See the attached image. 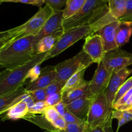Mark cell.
<instances>
[{"mask_svg":"<svg viewBox=\"0 0 132 132\" xmlns=\"http://www.w3.org/2000/svg\"><path fill=\"white\" fill-rule=\"evenodd\" d=\"M112 119L118 120L123 119L126 122L132 121V110H118L113 109L112 114Z\"/></svg>","mask_w":132,"mask_h":132,"instance_id":"cell-26","label":"cell"},{"mask_svg":"<svg viewBox=\"0 0 132 132\" xmlns=\"http://www.w3.org/2000/svg\"><path fill=\"white\" fill-rule=\"evenodd\" d=\"M127 0H107L108 10L111 15L119 19L124 14Z\"/></svg>","mask_w":132,"mask_h":132,"instance_id":"cell-24","label":"cell"},{"mask_svg":"<svg viewBox=\"0 0 132 132\" xmlns=\"http://www.w3.org/2000/svg\"><path fill=\"white\" fill-rule=\"evenodd\" d=\"M52 125L56 130H63L66 128L67 124L63 117H59L57 119L54 121Z\"/></svg>","mask_w":132,"mask_h":132,"instance_id":"cell-39","label":"cell"},{"mask_svg":"<svg viewBox=\"0 0 132 132\" xmlns=\"http://www.w3.org/2000/svg\"><path fill=\"white\" fill-rule=\"evenodd\" d=\"M112 120L111 118L102 125L88 129V132H114L112 128Z\"/></svg>","mask_w":132,"mask_h":132,"instance_id":"cell-28","label":"cell"},{"mask_svg":"<svg viewBox=\"0 0 132 132\" xmlns=\"http://www.w3.org/2000/svg\"><path fill=\"white\" fill-rule=\"evenodd\" d=\"M56 70L55 66H47L41 69V72L38 78L33 82H30L24 87L27 92L45 89L56 80Z\"/></svg>","mask_w":132,"mask_h":132,"instance_id":"cell-13","label":"cell"},{"mask_svg":"<svg viewBox=\"0 0 132 132\" xmlns=\"http://www.w3.org/2000/svg\"><path fill=\"white\" fill-rule=\"evenodd\" d=\"M13 34H14V30H13L12 28L8 30L0 31V39L9 37V36L12 35Z\"/></svg>","mask_w":132,"mask_h":132,"instance_id":"cell-43","label":"cell"},{"mask_svg":"<svg viewBox=\"0 0 132 132\" xmlns=\"http://www.w3.org/2000/svg\"><path fill=\"white\" fill-rule=\"evenodd\" d=\"M132 88V76L130 77V78L127 79L126 81L122 84V86L119 88V90L117 92V94L116 95V98H115L114 102H113V104H116L126 92L131 90Z\"/></svg>","mask_w":132,"mask_h":132,"instance_id":"cell-27","label":"cell"},{"mask_svg":"<svg viewBox=\"0 0 132 132\" xmlns=\"http://www.w3.org/2000/svg\"><path fill=\"white\" fill-rule=\"evenodd\" d=\"M92 100V98L85 97L73 101L69 104H67V110L81 118V119L86 121Z\"/></svg>","mask_w":132,"mask_h":132,"instance_id":"cell-15","label":"cell"},{"mask_svg":"<svg viewBox=\"0 0 132 132\" xmlns=\"http://www.w3.org/2000/svg\"><path fill=\"white\" fill-rule=\"evenodd\" d=\"M24 119L37 125L41 129L45 130V132H50L56 130L52 125L45 119L43 115H34L28 113L25 116Z\"/></svg>","mask_w":132,"mask_h":132,"instance_id":"cell-23","label":"cell"},{"mask_svg":"<svg viewBox=\"0 0 132 132\" xmlns=\"http://www.w3.org/2000/svg\"><path fill=\"white\" fill-rule=\"evenodd\" d=\"M132 110V108H131V110Z\"/></svg>","mask_w":132,"mask_h":132,"instance_id":"cell-45","label":"cell"},{"mask_svg":"<svg viewBox=\"0 0 132 132\" xmlns=\"http://www.w3.org/2000/svg\"><path fill=\"white\" fill-rule=\"evenodd\" d=\"M54 12V10L51 7L45 5L29 20L18 27L13 28L15 34V39L30 36L35 37Z\"/></svg>","mask_w":132,"mask_h":132,"instance_id":"cell-7","label":"cell"},{"mask_svg":"<svg viewBox=\"0 0 132 132\" xmlns=\"http://www.w3.org/2000/svg\"><path fill=\"white\" fill-rule=\"evenodd\" d=\"M101 62L112 73L118 72L131 65L132 54L117 47L106 52Z\"/></svg>","mask_w":132,"mask_h":132,"instance_id":"cell-8","label":"cell"},{"mask_svg":"<svg viewBox=\"0 0 132 132\" xmlns=\"http://www.w3.org/2000/svg\"><path fill=\"white\" fill-rule=\"evenodd\" d=\"M132 34V21H120L116 30V43L120 48L129 42Z\"/></svg>","mask_w":132,"mask_h":132,"instance_id":"cell-19","label":"cell"},{"mask_svg":"<svg viewBox=\"0 0 132 132\" xmlns=\"http://www.w3.org/2000/svg\"><path fill=\"white\" fill-rule=\"evenodd\" d=\"M112 73L108 71L102 62L97 64L94 77L89 81V89L92 98L105 92L109 84Z\"/></svg>","mask_w":132,"mask_h":132,"instance_id":"cell-9","label":"cell"},{"mask_svg":"<svg viewBox=\"0 0 132 132\" xmlns=\"http://www.w3.org/2000/svg\"><path fill=\"white\" fill-rule=\"evenodd\" d=\"M28 113V106L25 102L22 100L14 104L5 113L1 115V120L2 121H5L7 120L17 121L19 119H24Z\"/></svg>","mask_w":132,"mask_h":132,"instance_id":"cell-17","label":"cell"},{"mask_svg":"<svg viewBox=\"0 0 132 132\" xmlns=\"http://www.w3.org/2000/svg\"><path fill=\"white\" fill-rule=\"evenodd\" d=\"M86 0H67V4L63 9L64 21L72 18L82 9Z\"/></svg>","mask_w":132,"mask_h":132,"instance_id":"cell-22","label":"cell"},{"mask_svg":"<svg viewBox=\"0 0 132 132\" xmlns=\"http://www.w3.org/2000/svg\"><path fill=\"white\" fill-rule=\"evenodd\" d=\"M63 117L67 124H83L86 122V121L81 119V118L75 116L74 114L68 110L67 111Z\"/></svg>","mask_w":132,"mask_h":132,"instance_id":"cell-34","label":"cell"},{"mask_svg":"<svg viewBox=\"0 0 132 132\" xmlns=\"http://www.w3.org/2000/svg\"><path fill=\"white\" fill-rule=\"evenodd\" d=\"M4 2H13V3H18V0H0V4L1 3Z\"/></svg>","mask_w":132,"mask_h":132,"instance_id":"cell-44","label":"cell"},{"mask_svg":"<svg viewBox=\"0 0 132 132\" xmlns=\"http://www.w3.org/2000/svg\"><path fill=\"white\" fill-rule=\"evenodd\" d=\"M88 126L87 123L83 124H67V126L63 130H56L50 132H87Z\"/></svg>","mask_w":132,"mask_h":132,"instance_id":"cell-25","label":"cell"},{"mask_svg":"<svg viewBox=\"0 0 132 132\" xmlns=\"http://www.w3.org/2000/svg\"><path fill=\"white\" fill-rule=\"evenodd\" d=\"M87 132H88V131H87Z\"/></svg>","mask_w":132,"mask_h":132,"instance_id":"cell-46","label":"cell"},{"mask_svg":"<svg viewBox=\"0 0 132 132\" xmlns=\"http://www.w3.org/2000/svg\"><path fill=\"white\" fill-rule=\"evenodd\" d=\"M82 50L97 64L102 61L105 53L101 37L96 33L85 38Z\"/></svg>","mask_w":132,"mask_h":132,"instance_id":"cell-12","label":"cell"},{"mask_svg":"<svg viewBox=\"0 0 132 132\" xmlns=\"http://www.w3.org/2000/svg\"><path fill=\"white\" fill-rule=\"evenodd\" d=\"M131 72L132 69L126 68L118 72L112 73L108 87L105 91V95L108 104L112 108L117 92L122 84L127 80V78L131 74Z\"/></svg>","mask_w":132,"mask_h":132,"instance_id":"cell-11","label":"cell"},{"mask_svg":"<svg viewBox=\"0 0 132 132\" xmlns=\"http://www.w3.org/2000/svg\"><path fill=\"white\" fill-rule=\"evenodd\" d=\"M113 110V108L108 104L107 101L105 92L94 97L86 120L88 129L99 126L112 118Z\"/></svg>","mask_w":132,"mask_h":132,"instance_id":"cell-6","label":"cell"},{"mask_svg":"<svg viewBox=\"0 0 132 132\" xmlns=\"http://www.w3.org/2000/svg\"><path fill=\"white\" fill-rule=\"evenodd\" d=\"M85 97L92 98L89 89V81H86L79 87L66 93L63 95L62 101L65 104H68L73 101Z\"/></svg>","mask_w":132,"mask_h":132,"instance_id":"cell-20","label":"cell"},{"mask_svg":"<svg viewBox=\"0 0 132 132\" xmlns=\"http://www.w3.org/2000/svg\"><path fill=\"white\" fill-rule=\"evenodd\" d=\"M48 106L45 101L34 103V105L28 109V113L34 115H43Z\"/></svg>","mask_w":132,"mask_h":132,"instance_id":"cell-29","label":"cell"},{"mask_svg":"<svg viewBox=\"0 0 132 132\" xmlns=\"http://www.w3.org/2000/svg\"><path fill=\"white\" fill-rule=\"evenodd\" d=\"M43 115L45 117V119L51 124L55 120L57 119L59 117H61L54 108V106H48Z\"/></svg>","mask_w":132,"mask_h":132,"instance_id":"cell-31","label":"cell"},{"mask_svg":"<svg viewBox=\"0 0 132 132\" xmlns=\"http://www.w3.org/2000/svg\"><path fill=\"white\" fill-rule=\"evenodd\" d=\"M41 64H36V65L32 67L29 70L28 74H27V79H30V82H33V81H34L40 76L41 72V69H42L41 67Z\"/></svg>","mask_w":132,"mask_h":132,"instance_id":"cell-36","label":"cell"},{"mask_svg":"<svg viewBox=\"0 0 132 132\" xmlns=\"http://www.w3.org/2000/svg\"><path fill=\"white\" fill-rule=\"evenodd\" d=\"M67 0H45V4L54 10H63L67 4Z\"/></svg>","mask_w":132,"mask_h":132,"instance_id":"cell-33","label":"cell"},{"mask_svg":"<svg viewBox=\"0 0 132 132\" xmlns=\"http://www.w3.org/2000/svg\"><path fill=\"white\" fill-rule=\"evenodd\" d=\"M34 36L14 40L0 51V68H12L30 61L36 55L34 52Z\"/></svg>","mask_w":132,"mask_h":132,"instance_id":"cell-2","label":"cell"},{"mask_svg":"<svg viewBox=\"0 0 132 132\" xmlns=\"http://www.w3.org/2000/svg\"><path fill=\"white\" fill-rule=\"evenodd\" d=\"M63 22H64L63 10H54L52 15L48 19L39 32L34 37V49L37 43L43 37L56 33L59 31L64 30Z\"/></svg>","mask_w":132,"mask_h":132,"instance_id":"cell-10","label":"cell"},{"mask_svg":"<svg viewBox=\"0 0 132 132\" xmlns=\"http://www.w3.org/2000/svg\"><path fill=\"white\" fill-rule=\"evenodd\" d=\"M131 97H132V88L131 90H129L128 92H126V94H125V95H124L123 96H122V97H121V99H120L116 103V104H113V109L115 110L117 109L118 108H119V107L122 106V105L126 104Z\"/></svg>","mask_w":132,"mask_h":132,"instance_id":"cell-38","label":"cell"},{"mask_svg":"<svg viewBox=\"0 0 132 132\" xmlns=\"http://www.w3.org/2000/svg\"><path fill=\"white\" fill-rule=\"evenodd\" d=\"M62 98H63V96L61 94V92H59L48 95L45 102L48 106H54L61 101Z\"/></svg>","mask_w":132,"mask_h":132,"instance_id":"cell-37","label":"cell"},{"mask_svg":"<svg viewBox=\"0 0 132 132\" xmlns=\"http://www.w3.org/2000/svg\"><path fill=\"white\" fill-rule=\"evenodd\" d=\"M64 85L62 84L61 82H59V81L55 80V81H54L52 83L50 84L47 88H45L46 94H47V96L48 95H52V94L61 92L62 89L64 87Z\"/></svg>","mask_w":132,"mask_h":132,"instance_id":"cell-32","label":"cell"},{"mask_svg":"<svg viewBox=\"0 0 132 132\" xmlns=\"http://www.w3.org/2000/svg\"><path fill=\"white\" fill-rule=\"evenodd\" d=\"M119 23V19H113L102 27L96 33L101 37L105 52L117 48L116 43V30Z\"/></svg>","mask_w":132,"mask_h":132,"instance_id":"cell-14","label":"cell"},{"mask_svg":"<svg viewBox=\"0 0 132 132\" xmlns=\"http://www.w3.org/2000/svg\"><path fill=\"white\" fill-rule=\"evenodd\" d=\"M27 94V90L22 86L13 92L0 96V116L14 104L23 100Z\"/></svg>","mask_w":132,"mask_h":132,"instance_id":"cell-16","label":"cell"},{"mask_svg":"<svg viewBox=\"0 0 132 132\" xmlns=\"http://www.w3.org/2000/svg\"><path fill=\"white\" fill-rule=\"evenodd\" d=\"M120 21H132V0H127L125 11L119 19Z\"/></svg>","mask_w":132,"mask_h":132,"instance_id":"cell-35","label":"cell"},{"mask_svg":"<svg viewBox=\"0 0 132 132\" xmlns=\"http://www.w3.org/2000/svg\"><path fill=\"white\" fill-rule=\"evenodd\" d=\"M131 66H132V64H131Z\"/></svg>","mask_w":132,"mask_h":132,"instance_id":"cell-47","label":"cell"},{"mask_svg":"<svg viewBox=\"0 0 132 132\" xmlns=\"http://www.w3.org/2000/svg\"><path fill=\"white\" fill-rule=\"evenodd\" d=\"M64 32V30L59 31L55 34L48 36L41 39L37 43L34 49L35 55L49 52L51 51L54 46L57 43L61 36Z\"/></svg>","mask_w":132,"mask_h":132,"instance_id":"cell-18","label":"cell"},{"mask_svg":"<svg viewBox=\"0 0 132 132\" xmlns=\"http://www.w3.org/2000/svg\"><path fill=\"white\" fill-rule=\"evenodd\" d=\"M86 70V69H83L79 71L67 80L65 85H64V87L61 92L62 96L64 95L66 93L79 87L86 82V81H85V78H84Z\"/></svg>","mask_w":132,"mask_h":132,"instance_id":"cell-21","label":"cell"},{"mask_svg":"<svg viewBox=\"0 0 132 132\" xmlns=\"http://www.w3.org/2000/svg\"><path fill=\"white\" fill-rule=\"evenodd\" d=\"M28 93L32 98L34 103L45 101L47 97V94H46L45 89H38V90L29 92Z\"/></svg>","mask_w":132,"mask_h":132,"instance_id":"cell-30","label":"cell"},{"mask_svg":"<svg viewBox=\"0 0 132 132\" xmlns=\"http://www.w3.org/2000/svg\"><path fill=\"white\" fill-rule=\"evenodd\" d=\"M92 63L94 62L91 58L83 50H81L73 57L55 66L57 73L56 81L65 85L70 77L82 70L87 69Z\"/></svg>","mask_w":132,"mask_h":132,"instance_id":"cell-5","label":"cell"},{"mask_svg":"<svg viewBox=\"0 0 132 132\" xmlns=\"http://www.w3.org/2000/svg\"><path fill=\"white\" fill-rule=\"evenodd\" d=\"M13 30H14V29H13ZM14 40H15V34L14 30V34H13L12 35H11V36H9V37H5V38L0 39V51H1L2 49H3L5 46H7L10 43H11L12 41H14Z\"/></svg>","mask_w":132,"mask_h":132,"instance_id":"cell-40","label":"cell"},{"mask_svg":"<svg viewBox=\"0 0 132 132\" xmlns=\"http://www.w3.org/2000/svg\"><path fill=\"white\" fill-rule=\"evenodd\" d=\"M54 108H55V110L57 111L59 114L60 115V116H61V117H63V116H64V115L65 114V113L67 111V104H64L62 101L60 103H59L58 104H57L56 105L54 106Z\"/></svg>","mask_w":132,"mask_h":132,"instance_id":"cell-42","label":"cell"},{"mask_svg":"<svg viewBox=\"0 0 132 132\" xmlns=\"http://www.w3.org/2000/svg\"><path fill=\"white\" fill-rule=\"evenodd\" d=\"M18 3L34 5L38 6L39 9H41L42 5L45 3V0H18Z\"/></svg>","mask_w":132,"mask_h":132,"instance_id":"cell-41","label":"cell"},{"mask_svg":"<svg viewBox=\"0 0 132 132\" xmlns=\"http://www.w3.org/2000/svg\"><path fill=\"white\" fill-rule=\"evenodd\" d=\"M114 19L116 18H113L109 12L94 23L77 26L64 30L57 43L48 52V59L57 56L66 49L70 47L82 38H86L90 35L97 33L102 27Z\"/></svg>","mask_w":132,"mask_h":132,"instance_id":"cell-1","label":"cell"},{"mask_svg":"<svg viewBox=\"0 0 132 132\" xmlns=\"http://www.w3.org/2000/svg\"><path fill=\"white\" fill-rule=\"evenodd\" d=\"M108 12L107 0H86L83 7L77 14L64 21V30L94 23Z\"/></svg>","mask_w":132,"mask_h":132,"instance_id":"cell-4","label":"cell"},{"mask_svg":"<svg viewBox=\"0 0 132 132\" xmlns=\"http://www.w3.org/2000/svg\"><path fill=\"white\" fill-rule=\"evenodd\" d=\"M48 52L36 55L28 63L12 68H6L0 72V96L10 94L24 86L30 70L48 60Z\"/></svg>","mask_w":132,"mask_h":132,"instance_id":"cell-3","label":"cell"}]
</instances>
